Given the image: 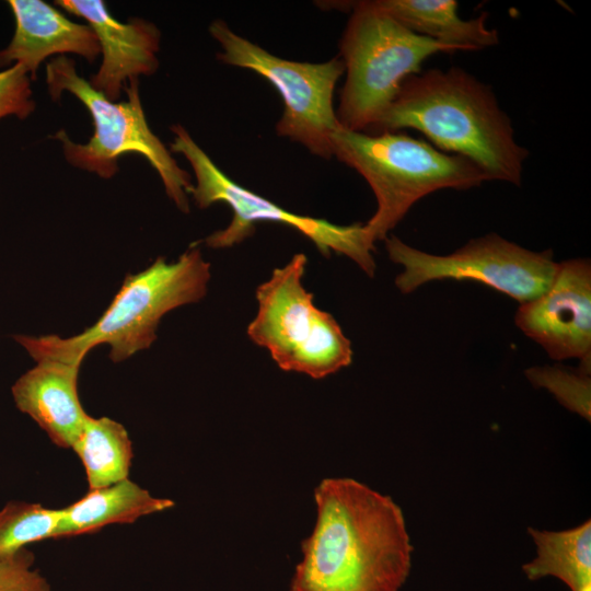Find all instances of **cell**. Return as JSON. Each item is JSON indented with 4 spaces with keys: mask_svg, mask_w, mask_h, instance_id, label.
Here are the masks:
<instances>
[{
    "mask_svg": "<svg viewBox=\"0 0 591 591\" xmlns=\"http://www.w3.org/2000/svg\"><path fill=\"white\" fill-rule=\"evenodd\" d=\"M55 4L83 18L94 31L103 59L90 83L108 100L116 102L130 79L157 71L161 33L152 22L135 18L123 23L102 0H58Z\"/></svg>",
    "mask_w": 591,
    "mask_h": 591,
    "instance_id": "obj_12",
    "label": "cell"
},
{
    "mask_svg": "<svg viewBox=\"0 0 591 591\" xmlns=\"http://www.w3.org/2000/svg\"><path fill=\"white\" fill-rule=\"evenodd\" d=\"M374 5L415 34L472 51L499 43L497 30L486 26L487 13L462 20L455 0H372Z\"/></svg>",
    "mask_w": 591,
    "mask_h": 591,
    "instance_id": "obj_16",
    "label": "cell"
},
{
    "mask_svg": "<svg viewBox=\"0 0 591 591\" xmlns=\"http://www.w3.org/2000/svg\"><path fill=\"white\" fill-rule=\"evenodd\" d=\"M209 32L221 46L219 60L256 72L279 92L285 107L276 125L277 135L304 146L317 157H333L331 137L340 126L333 96L345 72L341 58L320 63L283 59L240 36L222 20L213 21Z\"/></svg>",
    "mask_w": 591,
    "mask_h": 591,
    "instance_id": "obj_9",
    "label": "cell"
},
{
    "mask_svg": "<svg viewBox=\"0 0 591 591\" xmlns=\"http://www.w3.org/2000/svg\"><path fill=\"white\" fill-rule=\"evenodd\" d=\"M210 277V264L195 243L173 263L159 257L144 270L126 276L102 316L81 334L69 338L18 335L14 339L35 361L80 367L91 349L107 344L111 360L119 362L152 345L167 312L200 301Z\"/></svg>",
    "mask_w": 591,
    "mask_h": 591,
    "instance_id": "obj_3",
    "label": "cell"
},
{
    "mask_svg": "<svg viewBox=\"0 0 591 591\" xmlns=\"http://www.w3.org/2000/svg\"><path fill=\"white\" fill-rule=\"evenodd\" d=\"M327 5L350 11L339 44L346 79L336 111L347 130L371 132L407 77L420 72L430 56L456 51L407 30L372 0Z\"/></svg>",
    "mask_w": 591,
    "mask_h": 591,
    "instance_id": "obj_5",
    "label": "cell"
},
{
    "mask_svg": "<svg viewBox=\"0 0 591 591\" xmlns=\"http://www.w3.org/2000/svg\"><path fill=\"white\" fill-rule=\"evenodd\" d=\"M515 325L540 344L552 359H580L591 368V265L573 258L558 263L548 289L520 303Z\"/></svg>",
    "mask_w": 591,
    "mask_h": 591,
    "instance_id": "obj_11",
    "label": "cell"
},
{
    "mask_svg": "<svg viewBox=\"0 0 591 591\" xmlns=\"http://www.w3.org/2000/svg\"><path fill=\"white\" fill-rule=\"evenodd\" d=\"M46 83L53 101L62 92L74 95L88 108L94 134L82 144L73 142L61 129L54 138L61 142L66 160L73 166L111 178L119 170L125 154H139L158 172L169 198L183 212H189L190 175L179 167L171 151L150 129L139 95L138 79L125 85L127 99L108 100L77 72L76 62L58 56L46 66Z\"/></svg>",
    "mask_w": 591,
    "mask_h": 591,
    "instance_id": "obj_6",
    "label": "cell"
},
{
    "mask_svg": "<svg viewBox=\"0 0 591 591\" xmlns=\"http://www.w3.org/2000/svg\"><path fill=\"white\" fill-rule=\"evenodd\" d=\"M171 130L174 140L170 151L183 154L194 171L196 184L189 194L196 206L208 208L212 204L224 202L232 210L230 223L206 237L207 246L232 247L252 236L258 222H274L300 232L324 256L333 252L347 256L368 276L373 277L376 267L373 250L366 241L361 223L339 225L325 219L288 211L225 175L182 125H174Z\"/></svg>",
    "mask_w": 591,
    "mask_h": 591,
    "instance_id": "obj_8",
    "label": "cell"
},
{
    "mask_svg": "<svg viewBox=\"0 0 591 591\" xmlns=\"http://www.w3.org/2000/svg\"><path fill=\"white\" fill-rule=\"evenodd\" d=\"M174 507L166 498L153 497L129 478L90 489L76 502L60 509L54 538L94 533L115 523H132L141 517Z\"/></svg>",
    "mask_w": 591,
    "mask_h": 591,
    "instance_id": "obj_15",
    "label": "cell"
},
{
    "mask_svg": "<svg viewBox=\"0 0 591 591\" xmlns=\"http://www.w3.org/2000/svg\"><path fill=\"white\" fill-rule=\"evenodd\" d=\"M384 242L390 259L404 267L395 278L404 294L432 280H475L523 303L544 293L558 269L552 250L530 251L497 233L471 240L449 255L419 251L392 234Z\"/></svg>",
    "mask_w": 591,
    "mask_h": 591,
    "instance_id": "obj_10",
    "label": "cell"
},
{
    "mask_svg": "<svg viewBox=\"0 0 591 591\" xmlns=\"http://www.w3.org/2000/svg\"><path fill=\"white\" fill-rule=\"evenodd\" d=\"M31 80L27 70L18 63L0 71V119L10 115L25 119L34 112Z\"/></svg>",
    "mask_w": 591,
    "mask_h": 591,
    "instance_id": "obj_22",
    "label": "cell"
},
{
    "mask_svg": "<svg viewBox=\"0 0 591 591\" xmlns=\"http://www.w3.org/2000/svg\"><path fill=\"white\" fill-rule=\"evenodd\" d=\"M537 555L523 566L530 580L552 576L571 591H591V522L560 532L529 529Z\"/></svg>",
    "mask_w": 591,
    "mask_h": 591,
    "instance_id": "obj_17",
    "label": "cell"
},
{
    "mask_svg": "<svg viewBox=\"0 0 591 591\" xmlns=\"http://www.w3.org/2000/svg\"><path fill=\"white\" fill-rule=\"evenodd\" d=\"M60 509L39 503L11 501L0 510V555L54 538Z\"/></svg>",
    "mask_w": 591,
    "mask_h": 591,
    "instance_id": "obj_19",
    "label": "cell"
},
{
    "mask_svg": "<svg viewBox=\"0 0 591 591\" xmlns=\"http://www.w3.org/2000/svg\"><path fill=\"white\" fill-rule=\"evenodd\" d=\"M314 501L315 525L289 591H399L413 553L401 507L348 477L322 479Z\"/></svg>",
    "mask_w": 591,
    "mask_h": 591,
    "instance_id": "obj_1",
    "label": "cell"
},
{
    "mask_svg": "<svg viewBox=\"0 0 591 591\" xmlns=\"http://www.w3.org/2000/svg\"><path fill=\"white\" fill-rule=\"evenodd\" d=\"M331 142L333 157L358 172L375 196L376 210L362 224L373 251L375 242L384 241L419 199L440 189L465 190L489 181L468 159L406 134L371 135L339 126Z\"/></svg>",
    "mask_w": 591,
    "mask_h": 591,
    "instance_id": "obj_4",
    "label": "cell"
},
{
    "mask_svg": "<svg viewBox=\"0 0 591 591\" xmlns=\"http://www.w3.org/2000/svg\"><path fill=\"white\" fill-rule=\"evenodd\" d=\"M34 560L26 547L0 555V591H50L47 579L32 568Z\"/></svg>",
    "mask_w": 591,
    "mask_h": 591,
    "instance_id": "obj_21",
    "label": "cell"
},
{
    "mask_svg": "<svg viewBox=\"0 0 591 591\" xmlns=\"http://www.w3.org/2000/svg\"><path fill=\"white\" fill-rule=\"evenodd\" d=\"M79 368L56 360H39L12 386L20 412L28 415L58 447L72 449L88 414L78 394Z\"/></svg>",
    "mask_w": 591,
    "mask_h": 591,
    "instance_id": "obj_14",
    "label": "cell"
},
{
    "mask_svg": "<svg viewBox=\"0 0 591 591\" xmlns=\"http://www.w3.org/2000/svg\"><path fill=\"white\" fill-rule=\"evenodd\" d=\"M15 31L0 50V67L21 65L35 79L40 62L49 56L76 54L93 62L101 54L97 37L88 24L67 19L42 0H10Z\"/></svg>",
    "mask_w": 591,
    "mask_h": 591,
    "instance_id": "obj_13",
    "label": "cell"
},
{
    "mask_svg": "<svg viewBox=\"0 0 591 591\" xmlns=\"http://www.w3.org/2000/svg\"><path fill=\"white\" fill-rule=\"evenodd\" d=\"M72 450L82 462L89 489L129 478L132 443L121 424L108 417L88 415Z\"/></svg>",
    "mask_w": 591,
    "mask_h": 591,
    "instance_id": "obj_18",
    "label": "cell"
},
{
    "mask_svg": "<svg viewBox=\"0 0 591 591\" xmlns=\"http://www.w3.org/2000/svg\"><path fill=\"white\" fill-rule=\"evenodd\" d=\"M536 386L552 392L568 409L590 420V373L577 372L558 367H533L525 371Z\"/></svg>",
    "mask_w": 591,
    "mask_h": 591,
    "instance_id": "obj_20",
    "label": "cell"
},
{
    "mask_svg": "<svg viewBox=\"0 0 591 591\" xmlns=\"http://www.w3.org/2000/svg\"><path fill=\"white\" fill-rule=\"evenodd\" d=\"M306 264L297 253L257 287L258 309L247 335L281 370L323 379L351 363L352 348L334 316L304 288Z\"/></svg>",
    "mask_w": 591,
    "mask_h": 591,
    "instance_id": "obj_7",
    "label": "cell"
},
{
    "mask_svg": "<svg viewBox=\"0 0 591 591\" xmlns=\"http://www.w3.org/2000/svg\"><path fill=\"white\" fill-rule=\"evenodd\" d=\"M410 128L434 148L478 165L489 181L520 186L529 151L514 138L488 84L459 67L407 77L371 135Z\"/></svg>",
    "mask_w": 591,
    "mask_h": 591,
    "instance_id": "obj_2",
    "label": "cell"
}]
</instances>
